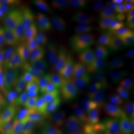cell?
<instances>
[{"label":"cell","instance_id":"1","mask_svg":"<svg viewBox=\"0 0 134 134\" xmlns=\"http://www.w3.org/2000/svg\"><path fill=\"white\" fill-rule=\"evenodd\" d=\"M43 20L37 17L21 19L10 31L8 37V52L28 60Z\"/></svg>","mask_w":134,"mask_h":134},{"label":"cell","instance_id":"2","mask_svg":"<svg viewBox=\"0 0 134 134\" xmlns=\"http://www.w3.org/2000/svg\"><path fill=\"white\" fill-rule=\"evenodd\" d=\"M118 97L111 86L106 83H100L96 87L94 94V113L96 127L105 134L111 126L115 114Z\"/></svg>","mask_w":134,"mask_h":134},{"label":"cell","instance_id":"3","mask_svg":"<svg viewBox=\"0 0 134 134\" xmlns=\"http://www.w3.org/2000/svg\"><path fill=\"white\" fill-rule=\"evenodd\" d=\"M74 47L77 57L83 63L99 61L104 55L101 42L90 29L83 25L74 31Z\"/></svg>","mask_w":134,"mask_h":134},{"label":"cell","instance_id":"4","mask_svg":"<svg viewBox=\"0 0 134 134\" xmlns=\"http://www.w3.org/2000/svg\"><path fill=\"white\" fill-rule=\"evenodd\" d=\"M101 44L105 52L114 62L127 64L133 58V44L123 34L108 31L104 33Z\"/></svg>","mask_w":134,"mask_h":134},{"label":"cell","instance_id":"5","mask_svg":"<svg viewBox=\"0 0 134 134\" xmlns=\"http://www.w3.org/2000/svg\"><path fill=\"white\" fill-rule=\"evenodd\" d=\"M49 63L67 44L68 29L61 17L51 15L43 20Z\"/></svg>","mask_w":134,"mask_h":134},{"label":"cell","instance_id":"6","mask_svg":"<svg viewBox=\"0 0 134 134\" xmlns=\"http://www.w3.org/2000/svg\"><path fill=\"white\" fill-rule=\"evenodd\" d=\"M9 68L10 88L16 91L25 92L36 83L29 64L26 60L7 53Z\"/></svg>","mask_w":134,"mask_h":134},{"label":"cell","instance_id":"7","mask_svg":"<svg viewBox=\"0 0 134 134\" xmlns=\"http://www.w3.org/2000/svg\"><path fill=\"white\" fill-rule=\"evenodd\" d=\"M134 116V100L127 92L118 96L117 105L111 126L105 134H126Z\"/></svg>","mask_w":134,"mask_h":134},{"label":"cell","instance_id":"8","mask_svg":"<svg viewBox=\"0 0 134 134\" xmlns=\"http://www.w3.org/2000/svg\"><path fill=\"white\" fill-rule=\"evenodd\" d=\"M28 63L36 83L43 79L48 72L49 66L48 49L45 37L44 24L39 31L30 53Z\"/></svg>","mask_w":134,"mask_h":134},{"label":"cell","instance_id":"9","mask_svg":"<svg viewBox=\"0 0 134 134\" xmlns=\"http://www.w3.org/2000/svg\"><path fill=\"white\" fill-rule=\"evenodd\" d=\"M90 109V101L88 96L83 92H78L61 105L59 115L60 125L86 118Z\"/></svg>","mask_w":134,"mask_h":134},{"label":"cell","instance_id":"10","mask_svg":"<svg viewBox=\"0 0 134 134\" xmlns=\"http://www.w3.org/2000/svg\"><path fill=\"white\" fill-rule=\"evenodd\" d=\"M31 100L49 126H52L55 119L59 118L61 104L49 89L38 92Z\"/></svg>","mask_w":134,"mask_h":134},{"label":"cell","instance_id":"11","mask_svg":"<svg viewBox=\"0 0 134 134\" xmlns=\"http://www.w3.org/2000/svg\"><path fill=\"white\" fill-rule=\"evenodd\" d=\"M63 5L74 16L84 23L97 25L102 22L99 10L90 1L67 0Z\"/></svg>","mask_w":134,"mask_h":134},{"label":"cell","instance_id":"12","mask_svg":"<svg viewBox=\"0 0 134 134\" xmlns=\"http://www.w3.org/2000/svg\"><path fill=\"white\" fill-rule=\"evenodd\" d=\"M49 125L34 106L32 100L16 127L14 134H44Z\"/></svg>","mask_w":134,"mask_h":134},{"label":"cell","instance_id":"13","mask_svg":"<svg viewBox=\"0 0 134 134\" xmlns=\"http://www.w3.org/2000/svg\"><path fill=\"white\" fill-rule=\"evenodd\" d=\"M75 65L74 53L66 44L49 63L48 72L53 80L69 76Z\"/></svg>","mask_w":134,"mask_h":134},{"label":"cell","instance_id":"14","mask_svg":"<svg viewBox=\"0 0 134 134\" xmlns=\"http://www.w3.org/2000/svg\"><path fill=\"white\" fill-rule=\"evenodd\" d=\"M9 100L8 121L5 133L6 134H14L16 127L31 103V99L25 95L19 94Z\"/></svg>","mask_w":134,"mask_h":134},{"label":"cell","instance_id":"15","mask_svg":"<svg viewBox=\"0 0 134 134\" xmlns=\"http://www.w3.org/2000/svg\"><path fill=\"white\" fill-rule=\"evenodd\" d=\"M106 17L115 19H127L134 16V1L106 0L101 6Z\"/></svg>","mask_w":134,"mask_h":134},{"label":"cell","instance_id":"16","mask_svg":"<svg viewBox=\"0 0 134 134\" xmlns=\"http://www.w3.org/2000/svg\"><path fill=\"white\" fill-rule=\"evenodd\" d=\"M69 77L78 92H83L91 89L96 83L95 73L84 63H75Z\"/></svg>","mask_w":134,"mask_h":134},{"label":"cell","instance_id":"17","mask_svg":"<svg viewBox=\"0 0 134 134\" xmlns=\"http://www.w3.org/2000/svg\"><path fill=\"white\" fill-rule=\"evenodd\" d=\"M49 90L58 98L61 105L78 92L69 76L53 80Z\"/></svg>","mask_w":134,"mask_h":134},{"label":"cell","instance_id":"18","mask_svg":"<svg viewBox=\"0 0 134 134\" xmlns=\"http://www.w3.org/2000/svg\"><path fill=\"white\" fill-rule=\"evenodd\" d=\"M19 15L17 10L0 5V37L10 33L20 20Z\"/></svg>","mask_w":134,"mask_h":134},{"label":"cell","instance_id":"19","mask_svg":"<svg viewBox=\"0 0 134 134\" xmlns=\"http://www.w3.org/2000/svg\"><path fill=\"white\" fill-rule=\"evenodd\" d=\"M60 127L71 134H98L96 125L87 117L70 123L60 125Z\"/></svg>","mask_w":134,"mask_h":134},{"label":"cell","instance_id":"20","mask_svg":"<svg viewBox=\"0 0 134 134\" xmlns=\"http://www.w3.org/2000/svg\"><path fill=\"white\" fill-rule=\"evenodd\" d=\"M10 88L9 68L7 54H0V98Z\"/></svg>","mask_w":134,"mask_h":134},{"label":"cell","instance_id":"21","mask_svg":"<svg viewBox=\"0 0 134 134\" xmlns=\"http://www.w3.org/2000/svg\"><path fill=\"white\" fill-rule=\"evenodd\" d=\"M40 2L35 0H0V5L9 7L18 12L37 8Z\"/></svg>","mask_w":134,"mask_h":134},{"label":"cell","instance_id":"22","mask_svg":"<svg viewBox=\"0 0 134 134\" xmlns=\"http://www.w3.org/2000/svg\"><path fill=\"white\" fill-rule=\"evenodd\" d=\"M9 102V99L0 98V133L5 134L8 121Z\"/></svg>","mask_w":134,"mask_h":134},{"label":"cell","instance_id":"23","mask_svg":"<svg viewBox=\"0 0 134 134\" xmlns=\"http://www.w3.org/2000/svg\"><path fill=\"white\" fill-rule=\"evenodd\" d=\"M44 134H71L69 133H67L66 131L63 130L60 127L57 126H53L52 125L51 127H49L48 129L46 130V131L44 133Z\"/></svg>","mask_w":134,"mask_h":134},{"label":"cell","instance_id":"24","mask_svg":"<svg viewBox=\"0 0 134 134\" xmlns=\"http://www.w3.org/2000/svg\"><path fill=\"white\" fill-rule=\"evenodd\" d=\"M126 134H134V116L133 119V121H132V123H131L129 129H128V130H127V132Z\"/></svg>","mask_w":134,"mask_h":134},{"label":"cell","instance_id":"25","mask_svg":"<svg viewBox=\"0 0 134 134\" xmlns=\"http://www.w3.org/2000/svg\"><path fill=\"white\" fill-rule=\"evenodd\" d=\"M0 134H5V133H1Z\"/></svg>","mask_w":134,"mask_h":134},{"label":"cell","instance_id":"26","mask_svg":"<svg viewBox=\"0 0 134 134\" xmlns=\"http://www.w3.org/2000/svg\"></svg>","mask_w":134,"mask_h":134},{"label":"cell","instance_id":"27","mask_svg":"<svg viewBox=\"0 0 134 134\" xmlns=\"http://www.w3.org/2000/svg\"></svg>","mask_w":134,"mask_h":134}]
</instances>
